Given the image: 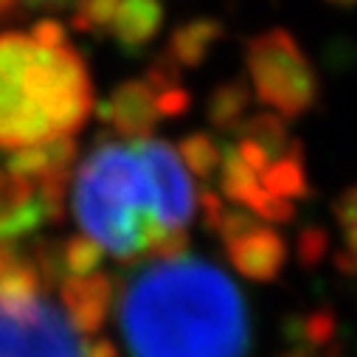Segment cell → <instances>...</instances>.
Segmentation results:
<instances>
[{
    "mask_svg": "<svg viewBox=\"0 0 357 357\" xmlns=\"http://www.w3.org/2000/svg\"><path fill=\"white\" fill-rule=\"evenodd\" d=\"M84 357H119V349L107 337H96L84 346Z\"/></svg>",
    "mask_w": 357,
    "mask_h": 357,
    "instance_id": "obj_28",
    "label": "cell"
},
{
    "mask_svg": "<svg viewBox=\"0 0 357 357\" xmlns=\"http://www.w3.org/2000/svg\"><path fill=\"white\" fill-rule=\"evenodd\" d=\"M0 242H12V239H9V231H6V225H3V220H0Z\"/></svg>",
    "mask_w": 357,
    "mask_h": 357,
    "instance_id": "obj_31",
    "label": "cell"
},
{
    "mask_svg": "<svg viewBox=\"0 0 357 357\" xmlns=\"http://www.w3.org/2000/svg\"><path fill=\"white\" fill-rule=\"evenodd\" d=\"M102 248L87 239V236H70L62 245L59 253V264H62V276L65 279H84V276H93L99 267H102Z\"/></svg>",
    "mask_w": 357,
    "mask_h": 357,
    "instance_id": "obj_17",
    "label": "cell"
},
{
    "mask_svg": "<svg viewBox=\"0 0 357 357\" xmlns=\"http://www.w3.org/2000/svg\"><path fill=\"white\" fill-rule=\"evenodd\" d=\"M248 107H250V87L245 84V79H234V82L214 87L206 113L217 130L236 132V127L248 116Z\"/></svg>",
    "mask_w": 357,
    "mask_h": 357,
    "instance_id": "obj_13",
    "label": "cell"
},
{
    "mask_svg": "<svg viewBox=\"0 0 357 357\" xmlns=\"http://www.w3.org/2000/svg\"><path fill=\"white\" fill-rule=\"evenodd\" d=\"M0 357H84L82 335L15 242H0Z\"/></svg>",
    "mask_w": 357,
    "mask_h": 357,
    "instance_id": "obj_4",
    "label": "cell"
},
{
    "mask_svg": "<svg viewBox=\"0 0 357 357\" xmlns=\"http://www.w3.org/2000/svg\"><path fill=\"white\" fill-rule=\"evenodd\" d=\"M222 37L225 29L217 17H195L169 34L166 54L181 68H200Z\"/></svg>",
    "mask_w": 357,
    "mask_h": 357,
    "instance_id": "obj_11",
    "label": "cell"
},
{
    "mask_svg": "<svg viewBox=\"0 0 357 357\" xmlns=\"http://www.w3.org/2000/svg\"><path fill=\"white\" fill-rule=\"evenodd\" d=\"M195 189L174 146L158 138L99 144L76 172L73 214L82 236L116 259H138L186 234Z\"/></svg>",
    "mask_w": 357,
    "mask_h": 357,
    "instance_id": "obj_1",
    "label": "cell"
},
{
    "mask_svg": "<svg viewBox=\"0 0 357 357\" xmlns=\"http://www.w3.org/2000/svg\"><path fill=\"white\" fill-rule=\"evenodd\" d=\"M234 149H236V155H239V160L253 172V174H261L267 166L273 163V158L267 155L259 144H253V141H248V138H239V144H234Z\"/></svg>",
    "mask_w": 357,
    "mask_h": 357,
    "instance_id": "obj_26",
    "label": "cell"
},
{
    "mask_svg": "<svg viewBox=\"0 0 357 357\" xmlns=\"http://www.w3.org/2000/svg\"><path fill=\"white\" fill-rule=\"evenodd\" d=\"M31 3H59V0H31Z\"/></svg>",
    "mask_w": 357,
    "mask_h": 357,
    "instance_id": "obj_33",
    "label": "cell"
},
{
    "mask_svg": "<svg viewBox=\"0 0 357 357\" xmlns=\"http://www.w3.org/2000/svg\"><path fill=\"white\" fill-rule=\"evenodd\" d=\"M354 250H349V248H340V250H335V267L343 273V276H354V271H357V261H354Z\"/></svg>",
    "mask_w": 357,
    "mask_h": 357,
    "instance_id": "obj_29",
    "label": "cell"
},
{
    "mask_svg": "<svg viewBox=\"0 0 357 357\" xmlns=\"http://www.w3.org/2000/svg\"><path fill=\"white\" fill-rule=\"evenodd\" d=\"M181 73H183V68L177 65L166 51H160V54L149 62L144 82L152 87L155 93H160V91H169V87H177V84H181Z\"/></svg>",
    "mask_w": 357,
    "mask_h": 357,
    "instance_id": "obj_20",
    "label": "cell"
},
{
    "mask_svg": "<svg viewBox=\"0 0 357 357\" xmlns=\"http://www.w3.org/2000/svg\"><path fill=\"white\" fill-rule=\"evenodd\" d=\"M256 225H259V220H256L250 211L234 206V208H225V211H222V220H220L217 234L222 236V242H234V239L245 236L248 231H253Z\"/></svg>",
    "mask_w": 357,
    "mask_h": 357,
    "instance_id": "obj_23",
    "label": "cell"
},
{
    "mask_svg": "<svg viewBox=\"0 0 357 357\" xmlns=\"http://www.w3.org/2000/svg\"><path fill=\"white\" fill-rule=\"evenodd\" d=\"M29 37L34 43H40L43 48H62V45H68V29L59 20H40V23H34Z\"/></svg>",
    "mask_w": 357,
    "mask_h": 357,
    "instance_id": "obj_25",
    "label": "cell"
},
{
    "mask_svg": "<svg viewBox=\"0 0 357 357\" xmlns=\"http://www.w3.org/2000/svg\"><path fill=\"white\" fill-rule=\"evenodd\" d=\"M296 203L293 200H284V197H273V195H267V200L261 203V208L253 214L256 220H264V222H271V225H287L296 220Z\"/></svg>",
    "mask_w": 357,
    "mask_h": 357,
    "instance_id": "obj_24",
    "label": "cell"
},
{
    "mask_svg": "<svg viewBox=\"0 0 357 357\" xmlns=\"http://www.w3.org/2000/svg\"><path fill=\"white\" fill-rule=\"evenodd\" d=\"M284 332L293 343H301L304 349H329L337 337V318L329 307L312 310L304 318H287Z\"/></svg>",
    "mask_w": 357,
    "mask_h": 357,
    "instance_id": "obj_15",
    "label": "cell"
},
{
    "mask_svg": "<svg viewBox=\"0 0 357 357\" xmlns=\"http://www.w3.org/2000/svg\"><path fill=\"white\" fill-rule=\"evenodd\" d=\"M93 82L76 48L0 34V149L73 138L91 119Z\"/></svg>",
    "mask_w": 357,
    "mask_h": 357,
    "instance_id": "obj_3",
    "label": "cell"
},
{
    "mask_svg": "<svg viewBox=\"0 0 357 357\" xmlns=\"http://www.w3.org/2000/svg\"><path fill=\"white\" fill-rule=\"evenodd\" d=\"M73 158H76V144L70 138L54 141V144H40V146H23V149L12 152L3 172L17 177V181H29V183L40 186L43 181H48L54 174H68Z\"/></svg>",
    "mask_w": 357,
    "mask_h": 357,
    "instance_id": "obj_9",
    "label": "cell"
},
{
    "mask_svg": "<svg viewBox=\"0 0 357 357\" xmlns=\"http://www.w3.org/2000/svg\"><path fill=\"white\" fill-rule=\"evenodd\" d=\"M259 186L273 195V197H284V200H298L310 195V177L304 169V146L298 138L290 141L287 152L282 158H276L259 174Z\"/></svg>",
    "mask_w": 357,
    "mask_h": 357,
    "instance_id": "obj_12",
    "label": "cell"
},
{
    "mask_svg": "<svg viewBox=\"0 0 357 357\" xmlns=\"http://www.w3.org/2000/svg\"><path fill=\"white\" fill-rule=\"evenodd\" d=\"M119 0H79V6L70 17V29L76 31H99L110 29Z\"/></svg>",
    "mask_w": 357,
    "mask_h": 357,
    "instance_id": "obj_18",
    "label": "cell"
},
{
    "mask_svg": "<svg viewBox=\"0 0 357 357\" xmlns=\"http://www.w3.org/2000/svg\"><path fill=\"white\" fill-rule=\"evenodd\" d=\"M119 324L132 357H245L248 307L211 261L181 253L127 282Z\"/></svg>",
    "mask_w": 357,
    "mask_h": 357,
    "instance_id": "obj_2",
    "label": "cell"
},
{
    "mask_svg": "<svg viewBox=\"0 0 357 357\" xmlns=\"http://www.w3.org/2000/svg\"><path fill=\"white\" fill-rule=\"evenodd\" d=\"M177 158H181L183 169L192 172L200 181H208L220 172V158H222V144H217L206 132H189L181 144H177Z\"/></svg>",
    "mask_w": 357,
    "mask_h": 357,
    "instance_id": "obj_16",
    "label": "cell"
},
{
    "mask_svg": "<svg viewBox=\"0 0 357 357\" xmlns=\"http://www.w3.org/2000/svg\"><path fill=\"white\" fill-rule=\"evenodd\" d=\"M245 68L253 93L279 119L290 121L310 113L318 102V76L298 40L284 29L253 37L245 48Z\"/></svg>",
    "mask_w": 357,
    "mask_h": 357,
    "instance_id": "obj_5",
    "label": "cell"
},
{
    "mask_svg": "<svg viewBox=\"0 0 357 357\" xmlns=\"http://www.w3.org/2000/svg\"><path fill=\"white\" fill-rule=\"evenodd\" d=\"M293 357H301V354H293Z\"/></svg>",
    "mask_w": 357,
    "mask_h": 357,
    "instance_id": "obj_34",
    "label": "cell"
},
{
    "mask_svg": "<svg viewBox=\"0 0 357 357\" xmlns=\"http://www.w3.org/2000/svg\"><path fill=\"white\" fill-rule=\"evenodd\" d=\"M20 6V0H0V17H6V15H12L15 9Z\"/></svg>",
    "mask_w": 357,
    "mask_h": 357,
    "instance_id": "obj_30",
    "label": "cell"
},
{
    "mask_svg": "<svg viewBox=\"0 0 357 357\" xmlns=\"http://www.w3.org/2000/svg\"><path fill=\"white\" fill-rule=\"evenodd\" d=\"M160 26H163L160 0H119L110 34L127 54H132L146 48L160 34Z\"/></svg>",
    "mask_w": 357,
    "mask_h": 357,
    "instance_id": "obj_10",
    "label": "cell"
},
{
    "mask_svg": "<svg viewBox=\"0 0 357 357\" xmlns=\"http://www.w3.org/2000/svg\"><path fill=\"white\" fill-rule=\"evenodd\" d=\"M329 250H332V239H329V234L321 225L304 228L298 234V239H296V256H298L301 267H307V271H310V267H318L326 259Z\"/></svg>",
    "mask_w": 357,
    "mask_h": 357,
    "instance_id": "obj_19",
    "label": "cell"
},
{
    "mask_svg": "<svg viewBox=\"0 0 357 357\" xmlns=\"http://www.w3.org/2000/svg\"><path fill=\"white\" fill-rule=\"evenodd\" d=\"M62 310L79 335H93L105 326L113 304V279L102 271L84 279H62Z\"/></svg>",
    "mask_w": 357,
    "mask_h": 357,
    "instance_id": "obj_8",
    "label": "cell"
},
{
    "mask_svg": "<svg viewBox=\"0 0 357 357\" xmlns=\"http://www.w3.org/2000/svg\"><path fill=\"white\" fill-rule=\"evenodd\" d=\"M225 250H228V261L234 264V271L259 284L276 282L290 259L287 242L271 225H256L245 236L225 242Z\"/></svg>",
    "mask_w": 357,
    "mask_h": 357,
    "instance_id": "obj_7",
    "label": "cell"
},
{
    "mask_svg": "<svg viewBox=\"0 0 357 357\" xmlns=\"http://www.w3.org/2000/svg\"><path fill=\"white\" fill-rule=\"evenodd\" d=\"M335 220L343 231V248L354 250V228H357V192L354 186H349L337 200H335Z\"/></svg>",
    "mask_w": 357,
    "mask_h": 357,
    "instance_id": "obj_22",
    "label": "cell"
},
{
    "mask_svg": "<svg viewBox=\"0 0 357 357\" xmlns=\"http://www.w3.org/2000/svg\"><path fill=\"white\" fill-rule=\"evenodd\" d=\"M222 211H225L222 197H220L217 192H211V189H203V192H200V214H203L206 231H214V234H217L220 220H222Z\"/></svg>",
    "mask_w": 357,
    "mask_h": 357,
    "instance_id": "obj_27",
    "label": "cell"
},
{
    "mask_svg": "<svg viewBox=\"0 0 357 357\" xmlns=\"http://www.w3.org/2000/svg\"><path fill=\"white\" fill-rule=\"evenodd\" d=\"M155 110L160 119H183L192 110V93L183 84L160 91V93H155Z\"/></svg>",
    "mask_w": 357,
    "mask_h": 357,
    "instance_id": "obj_21",
    "label": "cell"
},
{
    "mask_svg": "<svg viewBox=\"0 0 357 357\" xmlns=\"http://www.w3.org/2000/svg\"><path fill=\"white\" fill-rule=\"evenodd\" d=\"M326 3H335V6H351L354 0H326Z\"/></svg>",
    "mask_w": 357,
    "mask_h": 357,
    "instance_id": "obj_32",
    "label": "cell"
},
{
    "mask_svg": "<svg viewBox=\"0 0 357 357\" xmlns=\"http://www.w3.org/2000/svg\"><path fill=\"white\" fill-rule=\"evenodd\" d=\"M96 116L121 141L149 138V132L160 121V116L155 110V91L144 79L121 82L105 102L96 105Z\"/></svg>",
    "mask_w": 357,
    "mask_h": 357,
    "instance_id": "obj_6",
    "label": "cell"
},
{
    "mask_svg": "<svg viewBox=\"0 0 357 357\" xmlns=\"http://www.w3.org/2000/svg\"><path fill=\"white\" fill-rule=\"evenodd\" d=\"M239 138H248L253 144H259L267 155H271L273 160L282 158L290 146V127L284 119H279L276 113L264 110V113H253V116H245L242 124L236 127Z\"/></svg>",
    "mask_w": 357,
    "mask_h": 357,
    "instance_id": "obj_14",
    "label": "cell"
}]
</instances>
